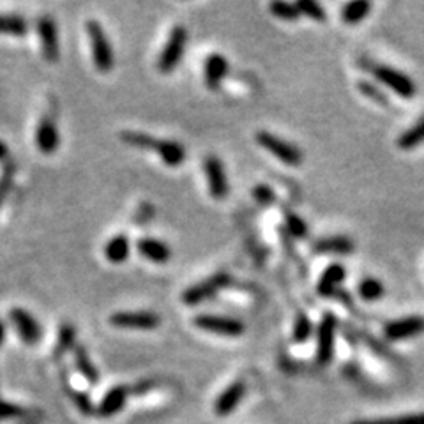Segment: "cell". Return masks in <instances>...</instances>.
<instances>
[{"mask_svg": "<svg viewBox=\"0 0 424 424\" xmlns=\"http://www.w3.org/2000/svg\"><path fill=\"white\" fill-rule=\"evenodd\" d=\"M87 34L90 39V50H92L94 66L99 73H110L116 66V57H113L112 44H110L108 36L104 32L103 25L96 20H90L87 23Z\"/></svg>", "mask_w": 424, "mask_h": 424, "instance_id": "obj_1", "label": "cell"}, {"mask_svg": "<svg viewBox=\"0 0 424 424\" xmlns=\"http://www.w3.org/2000/svg\"><path fill=\"white\" fill-rule=\"evenodd\" d=\"M186 46H187V29H184L182 25L173 27L158 58V69L163 73V75H170V73L175 71L180 58H182L184 51H186Z\"/></svg>", "mask_w": 424, "mask_h": 424, "instance_id": "obj_2", "label": "cell"}, {"mask_svg": "<svg viewBox=\"0 0 424 424\" xmlns=\"http://www.w3.org/2000/svg\"><path fill=\"white\" fill-rule=\"evenodd\" d=\"M256 144L260 147L266 149L267 152L283 161L288 166H299L302 163V151L297 145L290 144V142L283 140V138L276 137V135L269 133V131H258L256 133Z\"/></svg>", "mask_w": 424, "mask_h": 424, "instance_id": "obj_3", "label": "cell"}, {"mask_svg": "<svg viewBox=\"0 0 424 424\" xmlns=\"http://www.w3.org/2000/svg\"><path fill=\"white\" fill-rule=\"evenodd\" d=\"M371 73H373L375 78H377L382 85L391 89L392 92L401 96L403 99H412V97L416 96V82H413L410 76H406L405 73L398 71V69L394 68H389V66H373Z\"/></svg>", "mask_w": 424, "mask_h": 424, "instance_id": "obj_4", "label": "cell"}, {"mask_svg": "<svg viewBox=\"0 0 424 424\" xmlns=\"http://www.w3.org/2000/svg\"><path fill=\"white\" fill-rule=\"evenodd\" d=\"M110 324L117 329L152 331L161 324V316L152 311H117L110 316Z\"/></svg>", "mask_w": 424, "mask_h": 424, "instance_id": "obj_5", "label": "cell"}, {"mask_svg": "<svg viewBox=\"0 0 424 424\" xmlns=\"http://www.w3.org/2000/svg\"><path fill=\"white\" fill-rule=\"evenodd\" d=\"M230 283V276L227 273H218L214 276H208L207 280L200 281V283L193 285L187 288L182 294V302L187 306H197L200 302L207 301V299L214 297L221 288H225Z\"/></svg>", "mask_w": 424, "mask_h": 424, "instance_id": "obj_6", "label": "cell"}, {"mask_svg": "<svg viewBox=\"0 0 424 424\" xmlns=\"http://www.w3.org/2000/svg\"><path fill=\"white\" fill-rule=\"evenodd\" d=\"M338 320L332 313H325L322 316L318 331H316V361L318 364H329L335 356V336Z\"/></svg>", "mask_w": 424, "mask_h": 424, "instance_id": "obj_7", "label": "cell"}, {"mask_svg": "<svg viewBox=\"0 0 424 424\" xmlns=\"http://www.w3.org/2000/svg\"><path fill=\"white\" fill-rule=\"evenodd\" d=\"M194 328L201 329V331L214 332L220 336H241L244 332V324L237 318L232 316H221V315H198L193 320Z\"/></svg>", "mask_w": 424, "mask_h": 424, "instance_id": "obj_8", "label": "cell"}, {"mask_svg": "<svg viewBox=\"0 0 424 424\" xmlns=\"http://www.w3.org/2000/svg\"><path fill=\"white\" fill-rule=\"evenodd\" d=\"M204 170L211 197L216 198V200H225L230 193V184H228V175L225 172L221 159L214 154L207 156L204 163Z\"/></svg>", "mask_w": 424, "mask_h": 424, "instance_id": "obj_9", "label": "cell"}, {"mask_svg": "<svg viewBox=\"0 0 424 424\" xmlns=\"http://www.w3.org/2000/svg\"><path fill=\"white\" fill-rule=\"evenodd\" d=\"M9 318H11L16 332H18V336L22 338V342L25 343V345L32 347L36 345V343H39L41 325L27 309L13 308L11 311H9Z\"/></svg>", "mask_w": 424, "mask_h": 424, "instance_id": "obj_10", "label": "cell"}, {"mask_svg": "<svg viewBox=\"0 0 424 424\" xmlns=\"http://www.w3.org/2000/svg\"><path fill=\"white\" fill-rule=\"evenodd\" d=\"M37 36L41 39V50H43L44 58L51 64L58 62V58H61L58 30L50 16H43V18L37 20Z\"/></svg>", "mask_w": 424, "mask_h": 424, "instance_id": "obj_11", "label": "cell"}, {"mask_svg": "<svg viewBox=\"0 0 424 424\" xmlns=\"http://www.w3.org/2000/svg\"><path fill=\"white\" fill-rule=\"evenodd\" d=\"M420 332H424V318L417 315L389 322L384 328V336L389 342H401V339L413 338V336L420 335Z\"/></svg>", "mask_w": 424, "mask_h": 424, "instance_id": "obj_12", "label": "cell"}, {"mask_svg": "<svg viewBox=\"0 0 424 424\" xmlns=\"http://www.w3.org/2000/svg\"><path fill=\"white\" fill-rule=\"evenodd\" d=\"M246 394V382L244 380H235L234 384L228 385L220 396H218L216 403H214V410L220 417H227L237 409L239 403L242 401Z\"/></svg>", "mask_w": 424, "mask_h": 424, "instance_id": "obj_13", "label": "cell"}, {"mask_svg": "<svg viewBox=\"0 0 424 424\" xmlns=\"http://www.w3.org/2000/svg\"><path fill=\"white\" fill-rule=\"evenodd\" d=\"M228 69H230V64H228L227 57H223L221 54L208 55L207 61H205V66H204L205 85H207L211 90L220 89L221 82L227 78Z\"/></svg>", "mask_w": 424, "mask_h": 424, "instance_id": "obj_14", "label": "cell"}, {"mask_svg": "<svg viewBox=\"0 0 424 424\" xmlns=\"http://www.w3.org/2000/svg\"><path fill=\"white\" fill-rule=\"evenodd\" d=\"M61 144L58 130L51 117H43L36 130V145L43 154H54Z\"/></svg>", "mask_w": 424, "mask_h": 424, "instance_id": "obj_15", "label": "cell"}, {"mask_svg": "<svg viewBox=\"0 0 424 424\" xmlns=\"http://www.w3.org/2000/svg\"><path fill=\"white\" fill-rule=\"evenodd\" d=\"M127 398H130V389L126 385H116L101 399L99 406L96 409V413L99 417L116 416V413H119L124 409Z\"/></svg>", "mask_w": 424, "mask_h": 424, "instance_id": "obj_16", "label": "cell"}, {"mask_svg": "<svg viewBox=\"0 0 424 424\" xmlns=\"http://www.w3.org/2000/svg\"><path fill=\"white\" fill-rule=\"evenodd\" d=\"M137 249L144 258L151 260V262L154 263H166L172 258V249H170V246L154 237L138 239Z\"/></svg>", "mask_w": 424, "mask_h": 424, "instance_id": "obj_17", "label": "cell"}, {"mask_svg": "<svg viewBox=\"0 0 424 424\" xmlns=\"http://www.w3.org/2000/svg\"><path fill=\"white\" fill-rule=\"evenodd\" d=\"M347 270L343 263H331L328 269L322 273L320 280H318V287L316 292L322 295V297H331L336 292V288L345 281Z\"/></svg>", "mask_w": 424, "mask_h": 424, "instance_id": "obj_18", "label": "cell"}, {"mask_svg": "<svg viewBox=\"0 0 424 424\" xmlns=\"http://www.w3.org/2000/svg\"><path fill=\"white\" fill-rule=\"evenodd\" d=\"M356 249V244L347 235H332L315 241L313 251L315 253H335V255H350Z\"/></svg>", "mask_w": 424, "mask_h": 424, "instance_id": "obj_19", "label": "cell"}, {"mask_svg": "<svg viewBox=\"0 0 424 424\" xmlns=\"http://www.w3.org/2000/svg\"><path fill=\"white\" fill-rule=\"evenodd\" d=\"M131 253V242L130 237L124 234L116 235V237L110 239L104 246V256L106 260L112 263H124L127 258H130Z\"/></svg>", "mask_w": 424, "mask_h": 424, "instance_id": "obj_20", "label": "cell"}, {"mask_svg": "<svg viewBox=\"0 0 424 424\" xmlns=\"http://www.w3.org/2000/svg\"><path fill=\"white\" fill-rule=\"evenodd\" d=\"M158 154L159 158H161V161L165 163L166 166H172V168L180 166L186 161V149L175 140H161Z\"/></svg>", "mask_w": 424, "mask_h": 424, "instance_id": "obj_21", "label": "cell"}, {"mask_svg": "<svg viewBox=\"0 0 424 424\" xmlns=\"http://www.w3.org/2000/svg\"><path fill=\"white\" fill-rule=\"evenodd\" d=\"M120 140L126 145H130V147L154 152H158L159 144H161V140L154 138L152 135L142 133V131H123V133H120Z\"/></svg>", "mask_w": 424, "mask_h": 424, "instance_id": "obj_22", "label": "cell"}, {"mask_svg": "<svg viewBox=\"0 0 424 424\" xmlns=\"http://www.w3.org/2000/svg\"><path fill=\"white\" fill-rule=\"evenodd\" d=\"M423 144H424V117H420L412 127L403 131V133L399 135L398 140H396V145H398L401 151H412V149L419 147V145Z\"/></svg>", "mask_w": 424, "mask_h": 424, "instance_id": "obj_23", "label": "cell"}, {"mask_svg": "<svg viewBox=\"0 0 424 424\" xmlns=\"http://www.w3.org/2000/svg\"><path fill=\"white\" fill-rule=\"evenodd\" d=\"M73 354H75V364L80 373H82V377L85 378L89 384H96V382L99 380V371H97V368L94 366V363L90 361L85 347H75Z\"/></svg>", "mask_w": 424, "mask_h": 424, "instance_id": "obj_24", "label": "cell"}, {"mask_svg": "<svg viewBox=\"0 0 424 424\" xmlns=\"http://www.w3.org/2000/svg\"><path fill=\"white\" fill-rule=\"evenodd\" d=\"M371 2L368 0H356V2H349V4L343 8L342 11V18L343 22L349 23V25H356V23H361L371 11Z\"/></svg>", "mask_w": 424, "mask_h": 424, "instance_id": "obj_25", "label": "cell"}, {"mask_svg": "<svg viewBox=\"0 0 424 424\" xmlns=\"http://www.w3.org/2000/svg\"><path fill=\"white\" fill-rule=\"evenodd\" d=\"M357 292H359V295L364 299V301L373 302L384 297L385 288L384 285H382V281L377 280V278H364V280L359 283Z\"/></svg>", "mask_w": 424, "mask_h": 424, "instance_id": "obj_26", "label": "cell"}, {"mask_svg": "<svg viewBox=\"0 0 424 424\" xmlns=\"http://www.w3.org/2000/svg\"><path fill=\"white\" fill-rule=\"evenodd\" d=\"M29 27L22 16H0V34L4 36H25Z\"/></svg>", "mask_w": 424, "mask_h": 424, "instance_id": "obj_27", "label": "cell"}, {"mask_svg": "<svg viewBox=\"0 0 424 424\" xmlns=\"http://www.w3.org/2000/svg\"><path fill=\"white\" fill-rule=\"evenodd\" d=\"M76 347V329L71 324H64L58 331L57 347H55V357L64 356L69 350H75Z\"/></svg>", "mask_w": 424, "mask_h": 424, "instance_id": "obj_28", "label": "cell"}, {"mask_svg": "<svg viewBox=\"0 0 424 424\" xmlns=\"http://www.w3.org/2000/svg\"><path fill=\"white\" fill-rule=\"evenodd\" d=\"M352 424H424V412L405 413V416L396 417H382V419L356 420Z\"/></svg>", "mask_w": 424, "mask_h": 424, "instance_id": "obj_29", "label": "cell"}, {"mask_svg": "<svg viewBox=\"0 0 424 424\" xmlns=\"http://www.w3.org/2000/svg\"><path fill=\"white\" fill-rule=\"evenodd\" d=\"M313 335V322L309 320V316L304 313H299L297 318H295L294 329H292V339L294 343H306Z\"/></svg>", "mask_w": 424, "mask_h": 424, "instance_id": "obj_30", "label": "cell"}, {"mask_svg": "<svg viewBox=\"0 0 424 424\" xmlns=\"http://www.w3.org/2000/svg\"><path fill=\"white\" fill-rule=\"evenodd\" d=\"M270 13H273L276 18L285 20V22H295V20L301 18V13H299L297 6L292 4V2H285V0H278L269 6Z\"/></svg>", "mask_w": 424, "mask_h": 424, "instance_id": "obj_31", "label": "cell"}, {"mask_svg": "<svg viewBox=\"0 0 424 424\" xmlns=\"http://www.w3.org/2000/svg\"><path fill=\"white\" fill-rule=\"evenodd\" d=\"M295 6H297L301 16H308V18L315 20V22H325L328 20L325 9L318 2H315V0H299V2H295Z\"/></svg>", "mask_w": 424, "mask_h": 424, "instance_id": "obj_32", "label": "cell"}, {"mask_svg": "<svg viewBox=\"0 0 424 424\" xmlns=\"http://www.w3.org/2000/svg\"><path fill=\"white\" fill-rule=\"evenodd\" d=\"M66 391H68L69 398L73 399V403L76 405V409H78L83 416H92V413L96 412V409H94L92 401H90V398L87 392L76 391L75 387H69L68 384H66Z\"/></svg>", "mask_w": 424, "mask_h": 424, "instance_id": "obj_33", "label": "cell"}, {"mask_svg": "<svg viewBox=\"0 0 424 424\" xmlns=\"http://www.w3.org/2000/svg\"><path fill=\"white\" fill-rule=\"evenodd\" d=\"M285 225H287L288 232H290L294 237L302 239L308 235V225H306V221L302 220L301 216H297L295 212L285 211Z\"/></svg>", "mask_w": 424, "mask_h": 424, "instance_id": "obj_34", "label": "cell"}, {"mask_svg": "<svg viewBox=\"0 0 424 424\" xmlns=\"http://www.w3.org/2000/svg\"><path fill=\"white\" fill-rule=\"evenodd\" d=\"M357 89H359V92L363 94V96H366L368 99L375 101V103L385 104V106H387V104H389L385 92L380 89V87L375 85V83L366 82V80H361V82L357 83Z\"/></svg>", "mask_w": 424, "mask_h": 424, "instance_id": "obj_35", "label": "cell"}, {"mask_svg": "<svg viewBox=\"0 0 424 424\" xmlns=\"http://www.w3.org/2000/svg\"><path fill=\"white\" fill-rule=\"evenodd\" d=\"M30 416V412H27L22 406L15 405V403L4 401L0 399V420H9V419H22V417Z\"/></svg>", "mask_w": 424, "mask_h": 424, "instance_id": "obj_36", "label": "cell"}, {"mask_svg": "<svg viewBox=\"0 0 424 424\" xmlns=\"http://www.w3.org/2000/svg\"><path fill=\"white\" fill-rule=\"evenodd\" d=\"M253 197H255V200L262 205H273L274 200H276L274 191L270 189L269 186H266V184H258V186L253 189Z\"/></svg>", "mask_w": 424, "mask_h": 424, "instance_id": "obj_37", "label": "cell"}, {"mask_svg": "<svg viewBox=\"0 0 424 424\" xmlns=\"http://www.w3.org/2000/svg\"><path fill=\"white\" fill-rule=\"evenodd\" d=\"M15 170H16L15 165H8L6 166L4 173H2V177H0V200H2V194L11 187L13 177H15Z\"/></svg>", "mask_w": 424, "mask_h": 424, "instance_id": "obj_38", "label": "cell"}, {"mask_svg": "<svg viewBox=\"0 0 424 424\" xmlns=\"http://www.w3.org/2000/svg\"><path fill=\"white\" fill-rule=\"evenodd\" d=\"M9 156V149H8V145L4 144V142L0 140V161H4L6 158H8Z\"/></svg>", "mask_w": 424, "mask_h": 424, "instance_id": "obj_39", "label": "cell"}, {"mask_svg": "<svg viewBox=\"0 0 424 424\" xmlns=\"http://www.w3.org/2000/svg\"><path fill=\"white\" fill-rule=\"evenodd\" d=\"M4 339H6V324L0 320V347L4 345Z\"/></svg>", "mask_w": 424, "mask_h": 424, "instance_id": "obj_40", "label": "cell"}]
</instances>
